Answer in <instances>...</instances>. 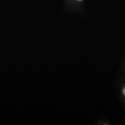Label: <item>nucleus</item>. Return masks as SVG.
I'll use <instances>...</instances> for the list:
<instances>
[{"mask_svg": "<svg viewBox=\"0 0 125 125\" xmlns=\"http://www.w3.org/2000/svg\"><path fill=\"white\" fill-rule=\"evenodd\" d=\"M123 93H124V94L125 95V87L124 89H123Z\"/></svg>", "mask_w": 125, "mask_h": 125, "instance_id": "f257e3e1", "label": "nucleus"}, {"mask_svg": "<svg viewBox=\"0 0 125 125\" xmlns=\"http://www.w3.org/2000/svg\"><path fill=\"white\" fill-rule=\"evenodd\" d=\"M78 1H82V0H78Z\"/></svg>", "mask_w": 125, "mask_h": 125, "instance_id": "f03ea898", "label": "nucleus"}]
</instances>
